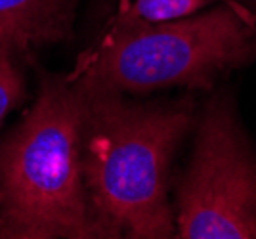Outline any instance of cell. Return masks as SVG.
<instances>
[{
    "label": "cell",
    "mask_w": 256,
    "mask_h": 239,
    "mask_svg": "<svg viewBox=\"0 0 256 239\" xmlns=\"http://www.w3.org/2000/svg\"><path fill=\"white\" fill-rule=\"evenodd\" d=\"M82 84L80 172L100 238H176L168 166L193 122L192 102L136 104Z\"/></svg>",
    "instance_id": "6da1fadb"
},
{
    "label": "cell",
    "mask_w": 256,
    "mask_h": 239,
    "mask_svg": "<svg viewBox=\"0 0 256 239\" xmlns=\"http://www.w3.org/2000/svg\"><path fill=\"white\" fill-rule=\"evenodd\" d=\"M82 108L78 76L46 78L0 144V238H100L80 172Z\"/></svg>",
    "instance_id": "7a4b0ae2"
},
{
    "label": "cell",
    "mask_w": 256,
    "mask_h": 239,
    "mask_svg": "<svg viewBox=\"0 0 256 239\" xmlns=\"http://www.w3.org/2000/svg\"><path fill=\"white\" fill-rule=\"evenodd\" d=\"M256 60V0H226L204 14L151 23L122 10L78 67L86 82L115 92L210 86Z\"/></svg>",
    "instance_id": "3957f363"
},
{
    "label": "cell",
    "mask_w": 256,
    "mask_h": 239,
    "mask_svg": "<svg viewBox=\"0 0 256 239\" xmlns=\"http://www.w3.org/2000/svg\"><path fill=\"white\" fill-rule=\"evenodd\" d=\"M176 238H256V159L230 100L220 96L204 109L193 159L178 186Z\"/></svg>",
    "instance_id": "277c9868"
},
{
    "label": "cell",
    "mask_w": 256,
    "mask_h": 239,
    "mask_svg": "<svg viewBox=\"0 0 256 239\" xmlns=\"http://www.w3.org/2000/svg\"><path fill=\"white\" fill-rule=\"evenodd\" d=\"M69 0H0V27L22 46L62 40L69 34Z\"/></svg>",
    "instance_id": "5b68a950"
},
{
    "label": "cell",
    "mask_w": 256,
    "mask_h": 239,
    "mask_svg": "<svg viewBox=\"0 0 256 239\" xmlns=\"http://www.w3.org/2000/svg\"><path fill=\"white\" fill-rule=\"evenodd\" d=\"M20 50L16 38L0 27V122L25 98V80L18 66Z\"/></svg>",
    "instance_id": "8992f818"
},
{
    "label": "cell",
    "mask_w": 256,
    "mask_h": 239,
    "mask_svg": "<svg viewBox=\"0 0 256 239\" xmlns=\"http://www.w3.org/2000/svg\"><path fill=\"white\" fill-rule=\"evenodd\" d=\"M212 2L214 0H134L130 12L140 20L151 23L174 22L201 12Z\"/></svg>",
    "instance_id": "52a82bcc"
}]
</instances>
